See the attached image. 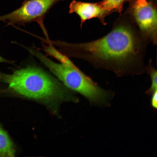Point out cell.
<instances>
[{
  "instance_id": "obj_1",
  "label": "cell",
  "mask_w": 157,
  "mask_h": 157,
  "mask_svg": "<svg viewBox=\"0 0 157 157\" xmlns=\"http://www.w3.org/2000/svg\"><path fill=\"white\" fill-rule=\"evenodd\" d=\"M147 43L129 25L122 24L96 40L78 43L63 41L60 50L68 58L84 60L95 68L108 70L120 77L146 72L144 58Z\"/></svg>"
},
{
  "instance_id": "obj_2",
  "label": "cell",
  "mask_w": 157,
  "mask_h": 157,
  "mask_svg": "<svg viewBox=\"0 0 157 157\" xmlns=\"http://www.w3.org/2000/svg\"><path fill=\"white\" fill-rule=\"evenodd\" d=\"M0 80L15 92L42 103L54 115L65 102L76 103L75 92L53 74L40 67H28L10 74L0 72Z\"/></svg>"
},
{
  "instance_id": "obj_3",
  "label": "cell",
  "mask_w": 157,
  "mask_h": 157,
  "mask_svg": "<svg viewBox=\"0 0 157 157\" xmlns=\"http://www.w3.org/2000/svg\"><path fill=\"white\" fill-rule=\"evenodd\" d=\"M31 53L68 88L82 95L91 104L108 105V100L114 93L102 88L77 67L73 68L56 63L36 49H32Z\"/></svg>"
},
{
  "instance_id": "obj_4",
  "label": "cell",
  "mask_w": 157,
  "mask_h": 157,
  "mask_svg": "<svg viewBox=\"0 0 157 157\" xmlns=\"http://www.w3.org/2000/svg\"><path fill=\"white\" fill-rule=\"evenodd\" d=\"M64 0H26L22 6L13 12L0 16V20L9 24L24 25L35 22L40 25L46 38H49L43 24L46 14L50 9L58 2Z\"/></svg>"
},
{
  "instance_id": "obj_5",
  "label": "cell",
  "mask_w": 157,
  "mask_h": 157,
  "mask_svg": "<svg viewBox=\"0 0 157 157\" xmlns=\"http://www.w3.org/2000/svg\"><path fill=\"white\" fill-rule=\"evenodd\" d=\"M128 13L139 28L142 38L154 44L157 43L156 8L147 0H128Z\"/></svg>"
},
{
  "instance_id": "obj_6",
  "label": "cell",
  "mask_w": 157,
  "mask_h": 157,
  "mask_svg": "<svg viewBox=\"0 0 157 157\" xmlns=\"http://www.w3.org/2000/svg\"><path fill=\"white\" fill-rule=\"evenodd\" d=\"M69 13H75L80 19V27L87 20L98 18L104 22L106 15L99 2L91 3L73 0L69 5Z\"/></svg>"
},
{
  "instance_id": "obj_7",
  "label": "cell",
  "mask_w": 157,
  "mask_h": 157,
  "mask_svg": "<svg viewBox=\"0 0 157 157\" xmlns=\"http://www.w3.org/2000/svg\"><path fill=\"white\" fill-rule=\"evenodd\" d=\"M15 153L12 141L0 124V157H14Z\"/></svg>"
},
{
  "instance_id": "obj_8",
  "label": "cell",
  "mask_w": 157,
  "mask_h": 157,
  "mask_svg": "<svg viewBox=\"0 0 157 157\" xmlns=\"http://www.w3.org/2000/svg\"><path fill=\"white\" fill-rule=\"evenodd\" d=\"M47 45L43 44L42 49L47 56L54 58L59 61L61 63L69 67L75 68L77 67L69 58L59 52L55 46L48 43Z\"/></svg>"
},
{
  "instance_id": "obj_9",
  "label": "cell",
  "mask_w": 157,
  "mask_h": 157,
  "mask_svg": "<svg viewBox=\"0 0 157 157\" xmlns=\"http://www.w3.org/2000/svg\"><path fill=\"white\" fill-rule=\"evenodd\" d=\"M128 0H103L99 2L106 15L113 11L121 13L125 1Z\"/></svg>"
},
{
  "instance_id": "obj_10",
  "label": "cell",
  "mask_w": 157,
  "mask_h": 157,
  "mask_svg": "<svg viewBox=\"0 0 157 157\" xmlns=\"http://www.w3.org/2000/svg\"><path fill=\"white\" fill-rule=\"evenodd\" d=\"M151 62V60H150L148 65L146 68V72L149 75L151 81L150 87L145 92L146 94L149 95H152L157 90V70L153 67Z\"/></svg>"
},
{
  "instance_id": "obj_11",
  "label": "cell",
  "mask_w": 157,
  "mask_h": 157,
  "mask_svg": "<svg viewBox=\"0 0 157 157\" xmlns=\"http://www.w3.org/2000/svg\"><path fill=\"white\" fill-rule=\"evenodd\" d=\"M151 99V105L152 107L156 109L157 106V90H155L152 94Z\"/></svg>"
},
{
  "instance_id": "obj_12",
  "label": "cell",
  "mask_w": 157,
  "mask_h": 157,
  "mask_svg": "<svg viewBox=\"0 0 157 157\" xmlns=\"http://www.w3.org/2000/svg\"><path fill=\"white\" fill-rule=\"evenodd\" d=\"M0 62H8V61L0 56Z\"/></svg>"
},
{
  "instance_id": "obj_13",
  "label": "cell",
  "mask_w": 157,
  "mask_h": 157,
  "mask_svg": "<svg viewBox=\"0 0 157 157\" xmlns=\"http://www.w3.org/2000/svg\"><path fill=\"white\" fill-rule=\"evenodd\" d=\"M3 92H4V90H0V93Z\"/></svg>"
}]
</instances>
